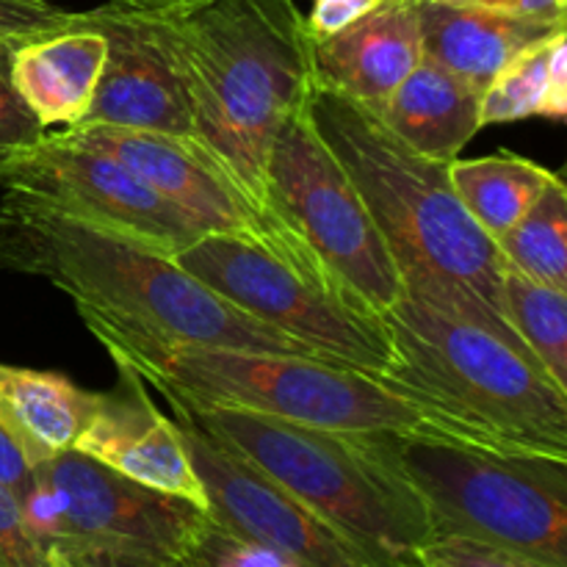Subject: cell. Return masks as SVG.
Listing matches in <instances>:
<instances>
[{"label":"cell","instance_id":"7a4b0ae2","mask_svg":"<svg viewBox=\"0 0 567 567\" xmlns=\"http://www.w3.org/2000/svg\"><path fill=\"white\" fill-rule=\"evenodd\" d=\"M0 269L42 277L70 293L78 308L142 324L192 347L319 358L305 343L216 297L172 255L11 188L0 199Z\"/></svg>","mask_w":567,"mask_h":567},{"label":"cell","instance_id":"603a6c76","mask_svg":"<svg viewBox=\"0 0 567 567\" xmlns=\"http://www.w3.org/2000/svg\"><path fill=\"white\" fill-rule=\"evenodd\" d=\"M502 305L532 358L567 391V291L543 286L502 260Z\"/></svg>","mask_w":567,"mask_h":567},{"label":"cell","instance_id":"4316f807","mask_svg":"<svg viewBox=\"0 0 567 567\" xmlns=\"http://www.w3.org/2000/svg\"><path fill=\"white\" fill-rule=\"evenodd\" d=\"M75 25V11L48 0H0V39H33Z\"/></svg>","mask_w":567,"mask_h":567},{"label":"cell","instance_id":"4dcf8cb0","mask_svg":"<svg viewBox=\"0 0 567 567\" xmlns=\"http://www.w3.org/2000/svg\"><path fill=\"white\" fill-rule=\"evenodd\" d=\"M0 482L20 498V493L25 491L28 482H31V465L22 457L20 449L9 441L3 430H0Z\"/></svg>","mask_w":567,"mask_h":567},{"label":"cell","instance_id":"9c48e42d","mask_svg":"<svg viewBox=\"0 0 567 567\" xmlns=\"http://www.w3.org/2000/svg\"><path fill=\"white\" fill-rule=\"evenodd\" d=\"M216 297L305 343L321 360L380 377L391 363L385 319L352 291L291 269L266 249L230 236H203L175 255Z\"/></svg>","mask_w":567,"mask_h":567},{"label":"cell","instance_id":"484cf974","mask_svg":"<svg viewBox=\"0 0 567 567\" xmlns=\"http://www.w3.org/2000/svg\"><path fill=\"white\" fill-rule=\"evenodd\" d=\"M419 567H540L532 559L518 557L487 543L457 535H437L415 551Z\"/></svg>","mask_w":567,"mask_h":567},{"label":"cell","instance_id":"1f68e13d","mask_svg":"<svg viewBox=\"0 0 567 567\" xmlns=\"http://www.w3.org/2000/svg\"><path fill=\"white\" fill-rule=\"evenodd\" d=\"M105 567H203L194 554H186V557L177 559H131V557H109L97 559Z\"/></svg>","mask_w":567,"mask_h":567},{"label":"cell","instance_id":"ffe728a7","mask_svg":"<svg viewBox=\"0 0 567 567\" xmlns=\"http://www.w3.org/2000/svg\"><path fill=\"white\" fill-rule=\"evenodd\" d=\"M94 404L97 393L83 391L59 371L0 363V430L31 468L75 446Z\"/></svg>","mask_w":567,"mask_h":567},{"label":"cell","instance_id":"ac0fdd59","mask_svg":"<svg viewBox=\"0 0 567 567\" xmlns=\"http://www.w3.org/2000/svg\"><path fill=\"white\" fill-rule=\"evenodd\" d=\"M557 31H567V20H540V17L421 0L424 55L463 81L474 83L480 92L515 55Z\"/></svg>","mask_w":567,"mask_h":567},{"label":"cell","instance_id":"e0dca14e","mask_svg":"<svg viewBox=\"0 0 567 567\" xmlns=\"http://www.w3.org/2000/svg\"><path fill=\"white\" fill-rule=\"evenodd\" d=\"M105 66V37L75 25L22 39L11 55V81L44 131H66L86 120Z\"/></svg>","mask_w":567,"mask_h":567},{"label":"cell","instance_id":"d6986e66","mask_svg":"<svg viewBox=\"0 0 567 567\" xmlns=\"http://www.w3.org/2000/svg\"><path fill=\"white\" fill-rule=\"evenodd\" d=\"M480 97L474 83L424 55L377 114L415 153L452 164L482 131Z\"/></svg>","mask_w":567,"mask_h":567},{"label":"cell","instance_id":"2e32d148","mask_svg":"<svg viewBox=\"0 0 567 567\" xmlns=\"http://www.w3.org/2000/svg\"><path fill=\"white\" fill-rule=\"evenodd\" d=\"M421 59V0H385L341 31L313 39V83L380 111Z\"/></svg>","mask_w":567,"mask_h":567},{"label":"cell","instance_id":"cb8c5ba5","mask_svg":"<svg viewBox=\"0 0 567 567\" xmlns=\"http://www.w3.org/2000/svg\"><path fill=\"white\" fill-rule=\"evenodd\" d=\"M498 255L520 275L567 291V186L557 181L502 238Z\"/></svg>","mask_w":567,"mask_h":567},{"label":"cell","instance_id":"52a82bcc","mask_svg":"<svg viewBox=\"0 0 567 567\" xmlns=\"http://www.w3.org/2000/svg\"><path fill=\"white\" fill-rule=\"evenodd\" d=\"M424 504L432 532L567 567V457L482 446L441 432L369 435Z\"/></svg>","mask_w":567,"mask_h":567},{"label":"cell","instance_id":"6da1fadb","mask_svg":"<svg viewBox=\"0 0 567 567\" xmlns=\"http://www.w3.org/2000/svg\"><path fill=\"white\" fill-rule=\"evenodd\" d=\"M305 105L380 227L404 293L496 332L532 358L504 316L496 241L460 203L446 161L415 153L377 111L330 89L313 83Z\"/></svg>","mask_w":567,"mask_h":567},{"label":"cell","instance_id":"5b68a950","mask_svg":"<svg viewBox=\"0 0 567 567\" xmlns=\"http://www.w3.org/2000/svg\"><path fill=\"white\" fill-rule=\"evenodd\" d=\"M382 319L391 363L377 380L421 404L449 435L567 457V391L529 354L408 293Z\"/></svg>","mask_w":567,"mask_h":567},{"label":"cell","instance_id":"30bf717a","mask_svg":"<svg viewBox=\"0 0 567 567\" xmlns=\"http://www.w3.org/2000/svg\"><path fill=\"white\" fill-rule=\"evenodd\" d=\"M266 197L305 238L343 288L385 316L402 299L396 264L358 186L313 127L308 105L282 122L269 164Z\"/></svg>","mask_w":567,"mask_h":567},{"label":"cell","instance_id":"f1b7e54d","mask_svg":"<svg viewBox=\"0 0 567 567\" xmlns=\"http://www.w3.org/2000/svg\"><path fill=\"white\" fill-rule=\"evenodd\" d=\"M385 0H313V9L305 17L313 39L330 37L343 25L354 22L358 17L369 14L371 9L382 6Z\"/></svg>","mask_w":567,"mask_h":567},{"label":"cell","instance_id":"836d02e7","mask_svg":"<svg viewBox=\"0 0 567 567\" xmlns=\"http://www.w3.org/2000/svg\"><path fill=\"white\" fill-rule=\"evenodd\" d=\"M559 3H563V6H567V0H559Z\"/></svg>","mask_w":567,"mask_h":567},{"label":"cell","instance_id":"8992f818","mask_svg":"<svg viewBox=\"0 0 567 567\" xmlns=\"http://www.w3.org/2000/svg\"><path fill=\"white\" fill-rule=\"evenodd\" d=\"M169 393V391H161ZM175 396L203 430L388 567H419L435 537L413 487L371 449L369 435L313 430L269 415Z\"/></svg>","mask_w":567,"mask_h":567},{"label":"cell","instance_id":"d6a6232c","mask_svg":"<svg viewBox=\"0 0 567 567\" xmlns=\"http://www.w3.org/2000/svg\"><path fill=\"white\" fill-rule=\"evenodd\" d=\"M44 551H48V567H105L97 559L72 557V554L59 551V548H44Z\"/></svg>","mask_w":567,"mask_h":567},{"label":"cell","instance_id":"3957f363","mask_svg":"<svg viewBox=\"0 0 567 567\" xmlns=\"http://www.w3.org/2000/svg\"><path fill=\"white\" fill-rule=\"evenodd\" d=\"M197 136L255 199L282 122L313 86V33L293 0H164Z\"/></svg>","mask_w":567,"mask_h":567},{"label":"cell","instance_id":"9a60e30c","mask_svg":"<svg viewBox=\"0 0 567 567\" xmlns=\"http://www.w3.org/2000/svg\"><path fill=\"white\" fill-rule=\"evenodd\" d=\"M72 449L150 491L183 498L208 515V498L188 460L181 426L150 402L144 382L133 371L120 369L114 391L97 393L92 419Z\"/></svg>","mask_w":567,"mask_h":567},{"label":"cell","instance_id":"ba28073f","mask_svg":"<svg viewBox=\"0 0 567 567\" xmlns=\"http://www.w3.org/2000/svg\"><path fill=\"white\" fill-rule=\"evenodd\" d=\"M17 502L39 546L86 559H177L210 529L194 504L150 491L75 449L33 465Z\"/></svg>","mask_w":567,"mask_h":567},{"label":"cell","instance_id":"44dd1931","mask_svg":"<svg viewBox=\"0 0 567 567\" xmlns=\"http://www.w3.org/2000/svg\"><path fill=\"white\" fill-rule=\"evenodd\" d=\"M449 177L471 219L496 241L563 177L518 153L454 158Z\"/></svg>","mask_w":567,"mask_h":567},{"label":"cell","instance_id":"83f0119b","mask_svg":"<svg viewBox=\"0 0 567 567\" xmlns=\"http://www.w3.org/2000/svg\"><path fill=\"white\" fill-rule=\"evenodd\" d=\"M0 567H48V551L22 520L20 502L0 482Z\"/></svg>","mask_w":567,"mask_h":567},{"label":"cell","instance_id":"7c38bea8","mask_svg":"<svg viewBox=\"0 0 567 567\" xmlns=\"http://www.w3.org/2000/svg\"><path fill=\"white\" fill-rule=\"evenodd\" d=\"M0 186L28 194L48 208L144 241L175 258L194 244L197 227L150 183L103 150L72 142L61 131L0 161Z\"/></svg>","mask_w":567,"mask_h":567},{"label":"cell","instance_id":"f546056e","mask_svg":"<svg viewBox=\"0 0 567 567\" xmlns=\"http://www.w3.org/2000/svg\"><path fill=\"white\" fill-rule=\"evenodd\" d=\"M441 3L502 11V14L540 17V20H565V9H567V6L559 3V0H441Z\"/></svg>","mask_w":567,"mask_h":567},{"label":"cell","instance_id":"d4e9b609","mask_svg":"<svg viewBox=\"0 0 567 567\" xmlns=\"http://www.w3.org/2000/svg\"><path fill=\"white\" fill-rule=\"evenodd\" d=\"M20 42L22 39H0V161L33 147L48 133L11 81V55Z\"/></svg>","mask_w":567,"mask_h":567},{"label":"cell","instance_id":"5bb4252c","mask_svg":"<svg viewBox=\"0 0 567 567\" xmlns=\"http://www.w3.org/2000/svg\"><path fill=\"white\" fill-rule=\"evenodd\" d=\"M78 20L105 37L103 75L81 125L192 136V109L164 0H103L78 11Z\"/></svg>","mask_w":567,"mask_h":567},{"label":"cell","instance_id":"277c9868","mask_svg":"<svg viewBox=\"0 0 567 567\" xmlns=\"http://www.w3.org/2000/svg\"><path fill=\"white\" fill-rule=\"evenodd\" d=\"M78 316L120 369L192 402L349 435H449L421 404L352 365L258 349L192 347L97 310L78 308Z\"/></svg>","mask_w":567,"mask_h":567},{"label":"cell","instance_id":"7402d4cb","mask_svg":"<svg viewBox=\"0 0 567 567\" xmlns=\"http://www.w3.org/2000/svg\"><path fill=\"white\" fill-rule=\"evenodd\" d=\"M567 114V31L532 44L515 55L480 97V122L507 125V122L546 116L565 120Z\"/></svg>","mask_w":567,"mask_h":567},{"label":"cell","instance_id":"8fae6325","mask_svg":"<svg viewBox=\"0 0 567 567\" xmlns=\"http://www.w3.org/2000/svg\"><path fill=\"white\" fill-rule=\"evenodd\" d=\"M61 133L72 142L103 150L136 172L197 227L199 236L241 238L313 280L341 286L286 216L271 203L255 199L197 136L109 125H78Z\"/></svg>","mask_w":567,"mask_h":567},{"label":"cell","instance_id":"4fadbf2b","mask_svg":"<svg viewBox=\"0 0 567 567\" xmlns=\"http://www.w3.org/2000/svg\"><path fill=\"white\" fill-rule=\"evenodd\" d=\"M164 396L203 482L210 524L280 554L293 567H388L241 454L216 441L175 396Z\"/></svg>","mask_w":567,"mask_h":567}]
</instances>
